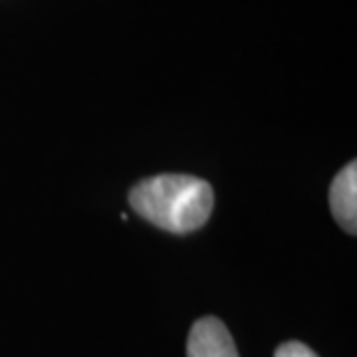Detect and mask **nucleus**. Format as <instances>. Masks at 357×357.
I'll return each instance as SVG.
<instances>
[{"instance_id": "nucleus-1", "label": "nucleus", "mask_w": 357, "mask_h": 357, "mask_svg": "<svg viewBox=\"0 0 357 357\" xmlns=\"http://www.w3.org/2000/svg\"><path fill=\"white\" fill-rule=\"evenodd\" d=\"M128 199L137 216L172 234L199 230L213 211L211 183L190 174L144 178L130 190Z\"/></svg>"}, {"instance_id": "nucleus-2", "label": "nucleus", "mask_w": 357, "mask_h": 357, "mask_svg": "<svg viewBox=\"0 0 357 357\" xmlns=\"http://www.w3.org/2000/svg\"><path fill=\"white\" fill-rule=\"evenodd\" d=\"M188 357H239L230 330L223 320L204 316L192 323L188 334Z\"/></svg>"}, {"instance_id": "nucleus-3", "label": "nucleus", "mask_w": 357, "mask_h": 357, "mask_svg": "<svg viewBox=\"0 0 357 357\" xmlns=\"http://www.w3.org/2000/svg\"><path fill=\"white\" fill-rule=\"evenodd\" d=\"M330 209L348 234L357 232V162L351 160L330 185Z\"/></svg>"}, {"instance_id": "nucleus-4", "label": "nucleus", "mask_w": 357, "mask_h": 357, "mask_svg": "<svg viewBox=\"0 0 357 357\" xmlns=\"http://www.w3.org/2000/svg\"><path fill=\"white\" fill-rule=\"evenodd\" d=\"M274 357H318V355L306 344H302V341H285V344L276 348Z\"/></svg>"}]
</instances>
